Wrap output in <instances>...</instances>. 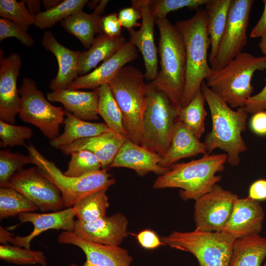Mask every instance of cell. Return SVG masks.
<instances>
[{"label": "cell", "mask_w": 266, "mask_h": 266, "mask_svg": "<svg viewBox=\"0 0 266 266\" xmlns=\"http://www.w3.org/2000/svg\"><path fill=\"white\" fill-rule=\"evenodd\" d=\"M200 90L210 111L212 129L203 143L207 154L219 148L226 152L227 161L235 166L240 162V154L247 147L242 137L246 128L248 113L245 107L234 110L202 82Z\"/></svg>", "instance_id": "6da1fadb"}, {"label": "cell", "mask_w": 266, "mask_h": 266, "mask_svg": "<svg viewBox=\"0 0 266 266\" xmlns=\"http://www.w3.org/2000/svg\"><path fill=\"white\" fill-rule=\"evenodd\" d=\"M159 52L161 68L156 79L150 83L164 92L179 109L182 101L186 82L187 62L183 37L166 17L158 19Z\"/></svg>", "instance_id": "7a4b0ae2"}, {"label": "cell", "mask_w": 266, "mask_h": 266, "mask_svg": "<svg viewBox=\"0 0 266 266\" xmlns=\"http://www.w3.org/2000/svg\"><path fill=\"white\" fill-rule=\"evenodd\" d=\"M226 153L205 154L201 158L187 163L174 164L165 173L155 180V189L177 188L184 200H197L208 193L221 180L216 173L224 169Z\"/></svg>", "instance_id": "3957f363"}, {"label": "cell", "mask_w": 266, "mask_h": 266, "mask_svg": "<svg viewBox=\"0 0 266 266\" xmlns=\"http://www.w3.org/2000/svg\"><path fill=\"white\" fill-rule=\"evenodd\" d=\"M174 26L183 37L186 50L187 68L182 101L183 107L200 90L201 83L211 70L207 58L211 43L207 31L205 9L199 8L192 17L178 21Z\"/></svg>", "instance_id": "277c9868"}, {"label": "cell", "mask_w": 266, "mask_h": 266, "mask_svg": "<svg viewBox=\"0 0 266 266\" xmlns=\"http://www.w3.org/2000/svg\"><path fill=\"white\" fill-rule=\"evenodd\" d=\"M266 69L265 56L242 52L224 67L211 69L205 83L231 108L244 107L253 91L251 80L254 73Z\"/></svg>", "instance_id": "5b68a950"}, {"label": "cell", "mask_w": 266, "mask_h": 266, "mask_svg": "<svg viewBox=\"0 0 266 266\" xmlns=\"http://www.w3.org/2000/svg\"><path fill=\"white\" fill-rule=\"evenodd\" d=\"M144 78V74L138 68L125 66L108 83L122 112L128 140L139 145L147 98Z\"/></svg>", "instance_id": "8992f818"}, {"label": "cell", "mask_w": 266, "mask_h": 266, "mask_svg": "<svg viewBox=\"0 0 266 266\" xmlns=\"http://www.w3.org/2000/svg\"><path fill=\"white\" fill-rule=\"evenodd\" d=\"M147 98L142 119L140 145L161 156L170 145L179 110L163 92L147 84Z\"/></svg>", "instance_id": "52a82bcc"}, {"label": "cell", "mask_w": 266, "mask_h": 266, "mask_svg": "<svg viewBox=\"0 0 266 266\" xmlns=\"http://www.w3.org/2000/svg\"><path fill=\"white\" fill-rule=\"evenodd\" d=\"M236 238L227 233L174 231L161 237L163 245L188 252L198 260L199 266H229Z\"/></svg>", "instance_id": "ba28073f"}, {"label": "cell", "mask_w": 266, "mask_h": 266, "mask_svg": "<svg viewBox=\"0 0 266 266\" xmlns=\"http://www.w3.org/2000/svg\"><path fill=\"white\" fill-rule=\"evenodd\" d=\"M25 146L32 158V164L59 189L64 207H71L87 196L102 189H108L115 183L114 178L107 172V168L80 177L66 176L32 144Z\"/></svg>", "instance_id": "9c48e42d"}, {"label": "cell", "mask_w": 266, "mask_h": 266, "mask_svg": "<svg viewBox=\"0 0 266 266\" xmlns=\"http://www.w3.org/2000/svg\"><path fill=\"white\" fill-rule=\"evenodd\" d=\"M18 90L21 98L19 118L38 128L50 140L57 137L60 125L64 123L65 109L52 105L30 78L23 79Z\"/></svg>", "instance_id": "30bf717a"}, {"label": "cell", "mask_w": 266, "mask_h": 266, "mask_svg": "<svg viewBox=\"0 0 266 266\" xmlns=\"http://www.w3.org/2000/svg\"><path fill=\"white\" fill-rule=\"evenodd\" d=\"M253 0H232L225 28L215 58L210 63L213 70L220 69L242 52L248 37Z\"/></svg>", "instance_id": "8fae6325"}, {"label": "cell", "mask_w": 266, "mask_h": 266, "mask_svg": "<svg viewBox=\"0 0 266 266\" xmlns=\"http://www.w3.org/2000/svg\"><path fill=\"white\" fill-rule=\"evenodd\" d=\"M8 187L27 197L43 212L61 210L64 207L59 189L37 166L17 172L10 179Z\"/></svg>", "instance_id": "7c38bea8"}, {"label": "cell", "mask_w": 266, "mask_h": 266, "mask_svg": "<svg viewBox=\"0 0 266 266\" xmlns=\"http://www.w3.org/2000/svg\"><path fill=\"white\" fill-rule=\"evenodd\" d=\"M238 197L215 184L210 191L195 200L196 229L205 232L223 231Z\"/></svg>", "instance_id": "4fadbf2b"}, {"label": "cell", "mask_w": 266, "mask_h": 266, "mask_svg": "<svg viewBox=\"0 0 266 266\" xmlns=\"http://www.w3.org/2000/svg\"><path fill=\"white\" fill-rule=\"evenodd\" d=\"M131 3L132 7L140 13L142 23L138 31L134 29L128 30L129 42L141 53L145 67V78L152 82L158 74L157 49L154 36L155 19L151 13L150 0H133Z\"/></svg>", "instance_id": "5bb4252c"}, {"label": "cell", "mask_w": 266, "mask_h": 266, "mask_svg": "<svg viewBox=\"0 0 266 266\" xmlns=\"http://www.w3.org/2000/svg\"><path fill=\"white\" fill-rule=\"evenodd\" d=\"M0 60V120L14 124L18 114L21 98L17 81L21 66L20 56L13 52Z\"/></svg>", "instance_id": "9a60e30c"}, {"label": "cell", "mask_w": 266, "mask_h": 266, "mask_svg": "<svg viewBox=\"0 0 266 266\" xmlns=\"http://www.w3.org/2000/svg\"><path fill=\"white\" fill-rule=\"evenodd\" d=\"M128 220L117 213L92 222L76 220L73 232L79 237L96 244L118 246L128 235Z\"/></svg>", "instance_id": "2e32d148"}, {"label": "cell", "mask_w": 266, "mask_h": 266, "mask_svg": "<svg viewBox=\"0 0 266 266\" xmlns=\"http://www.w3.org/2000/svg\"><path fill=\"white\" fill-rule=\"evenodd\" d=\"M57 240L61 244L74 245L82 250L86 261L81 266H131L133 261L128 251L119 246L93 243L79 237L73 232H62Z\"/></svg>", "instance_id": "e0dca14e"}, {"label": "cell", "mask_w": 266, "mask_h": 266, "mask_svg": "<svg viewBox=\"0 0 266 266\" xmlns=\"http://www.w3.org/2000/svg\"><path fill=\"white\" fill-rule=\"evenodd\" d=\"M18 218L21 223L30 222L33 226V231L25 236H12L11 233L5 241L14 245L30 249L32 240L42 233L49 230H63L73 232L75 213L73 207L51 213L28 212L20 214Z\"/></svg>", "instance_id": "ac0fdd59"}, {"label": "cell", "mask_w": 266, "mask_h": 266, "mask_svg": "<svg viewBox=\"0 0 266 266\" xmlns=\"http://www.w3.org/2000/svg\"><path fill=\"white\" fill-rule=\"evenodd\" d=\"M138 56L136 47L127 41L111 58L103 62L92 72L77 78L67 89L97 90L103 85L109 83L122 67L137 59Z\"/></svg>", "instance_id": "d6986e66"}, {"label": "cell", "mask_w": 266, "mask_h": 266, "mask_svg": "<svg viewBox=\"0 0 266 266\" xmlns=\"http://www.w3.org/2000/svg\"><path fill=\"white\" fill-rule=\"evenodd\" d=\"M265 217L259 201L248 197L235 200L230 219L223 231L237 239L259 234Z\"/></svg>", "instance_id": "ffe728a7"}, {"label": "cell", "mask_w": 266, "mask_h": 266, "mask_svg": "<svg viewBox=\"0 0 266 266\" xmlns=\"http://www.w3.org/2000/svg\"><path fill=\"white\" fill-rule=\"evenodd\" d=\"M41 43L46 50L54 55L58 63L57 74L51 81L50 89L52 91L67 89L78 77L81 52L72 50L63 46L49 31L44 32Z\"/></svg>", "instance_id": "44dd1931"}, {"label": "cell", "mask_w": 266, "mask_h": 266, "mask_svg": "<svg viewBox=\"0 0 266 266\" xmlns=\"http://www.w3.org/2000/svg\"><path fill=\"white\" fill-rule=\"evenodd\" d=\"M162 158L157 153L128 139L120 149L109 168H128L134 170L140 176L151 172L160 175L170 169V168H165L160 166Z\"/></svg>", "instance_id": "7402d4cb"}, {"label": "cell", "mask_w": 266, "mask_h": 266, "mask_svg": "<svg viewBox=\"0 0 266 266\" xmlns=\"http://www.w3.org/2000/svg\"><path fill=\"white\" fill-rule=\"evenodd\" d=\"M127 140L126 137L110 130L93 137L78 140L60 150L66 155L81 150L89 151L96 156L102 169H105L109 168Z\"/></svg>", "instance_id": "603a6c76"}, {"label": "cell", "mask_w": 266, "mask_h": 266, "mask_svg": "<svg viewBox=\"0 0 266 266\" xmlns=\"http://www.w3.org/2000/svg\"><path fill=\"white\" fill-rule=\"evenodd\" d=\"M47 99L49 101L62 103L65 110L83 120L90 121L99 119L98 89L93 91L58 90L48 93Z\"/></svg>", "instance_id": "cb8c5ba5"}, {"label": "cell", "mask_w": 266, "mask_h": 266, "mask_svg": "<svg viewBox=\"0 0 266 266\" xmlns=\"http://www.w3.org/2000/svg\"><path fill=\"white\" fill-rule=\"evenodd\" d=\"M108 1H100L91 13H87L82 10L79 11L61 22V25L77 38L85 48L89 49L95 39V34L103 33L101 15Z\"/></svg>", "instance_id": "d4e9b609"}, {"label": "cell", "mask_w": 266, "mask_h": 266, "mask_svg": "<svg viewBox=\"0 0 266 266\" xmlns=\"http://www.w3.org/2000/svg\"><path fill=\"white\" fill-rule=\"evenodd\" d=\"M206 154L205 146L179 120L175 124L171 138L170 145L163 157L160 166L169 168L180 159Z\"/></svg>", "instance_id": "484cf974"}, {"label": "cell", "mask_w": 266, "mask_h": 266, "mask_svg": "<svg viewBox=\"0 0 266 266\" xmlns=\"http://www.w3.org/2000/svg\"><path fill=\"white\" fill-rule=\"evenodd\" d=\"M126 42L122 35L111 37L104 33L99 34L90 48L81 52L78 74L82 76L87 74L100 62H104L113 56Z\"/></svg>", "instance_id": "4316f807"}, {"label": "cell", "mask_w": 266, "mask_h": 266, "mask_svg": "<svg viewBox=\"0 0 266 266\" xmlns=\"http://www.w3.org/2000/svg\"><path fill=\"white\" fill-rule=\"evenodd\" d=\"M64 131L55 138L50 140V145L57 149L78 140L93 137L110 130L105 123L83 120L65 110Z\"/></svg>", "instance_id": "83f0119b"}, {"label": "cell", "mask_w": 266, "mask_h": 266, "mask_svg": "<svg viewBox=\"0 0 266 266\" xmlns=\"http://www.w3.org/2000/svg\"><path fill=\"white\" fill-rule=\"evenodd\" d=\"M266 257V238L259 234L235 239L229 266H261Z\"/></svg>", "instance_id": "f1b7e54d"}, {"label": "cell", "mask_w": 266, "mask_h": 266, "mask_svg": "<svg viewBox=\"0 0 266 266\" xmlns=\"http://www.w3.org/2000/svg\"><path fill=\"white\" fill-rule=\"evenodd\" d=\"M232 0H209L205 5L207 31L211 43L209 64L215 58L226 25Z\"/></svg>", "instance_id": "f546056e"}, {"label": "cell", "mask_w": 266, "mask_h": 266, "mask_svg": "<svg viewBox=\"0 0 266 266\" xmlns=\"http://www.w3.org/2000/svg\"><path fill=\"white\" fill-rule=\"evenodd\" d=\"M99 92L98 114L104 120L108 128L128 139L123 126V115L108 83L98 89Z\"/></svg>", "instance_id": "4dcf8cb0"}, {"label": "cell", "mask_w": 266, "mask_h": 266, "mask_svg": "<svg viewBox=\"0 0 266 266\" xmlns=\"http://www.w3.org/2000/svg\"><path fill=\"white\" fill-rule=\"evenodd\" d=\"M108 189L96 191L76 203L73 208L77 220L84 222H92L106 216L109 207Z\"/></svg>", "instance_id": "1f68e13d"}, {"label": "cell", "mask_w": 266, "mask_h": 266, "mask_svg": "<svg viewBox=\"0 0 266 266\" xmlns=\"http://www.w3.org/2000/svg\"><path fill=\"white\" fill-rule=\"evenodd\" d=\"M205 101L200 90L186 106L180 109L179 113V120L199 140L205 130V119L207 114L204 108Z\"/></svg>", "instance_id": "d6a6232c"}, {"label": "cell", "mask_w": 266, "mask_h": 266, "mask_svg": "<svg viewBox=\"0 0 266 266\" xmlns=\"http://www.w3.org/2000/svg\"><path fill=\"white\" fill-rule=\"evenodd\" d=\"M37 206L27 197L11 187L0 188V218L3 219L33 212Z\"/></svg>", "instance_id": "836d02e7"}, {"label": "cell", "mask_w": 266, "mask_h": 266, "mask_svg": "<svg viewBox=\"0 0 266 266\" xmlns=\"http://www.w3.org/2000/svg\"><path fill=\"white\" fill-rule=\"evenodd\" d=\"M87 0H64L55 7L41 11L34 16V24L40 29L51 28L68 16L82 10Z\"/></svg>", "instance_id": "e575fe53"}, {"label": "cell", "mask_w": 266, "mask_h": 266, "mask_svg": "<svg viewBox=\"0 0 266 266\" xmlns=\"http://www.w3.org/2000/svg\"><path fill=\"white\" fill-rule=\"evenodd\" d=\"M0 259L7 263L21 265L46 266L47 263L45 256L41 251L23 248L8 244L0 245Z\"/></svg>", "instance_id": "d590c367"}, {"label": "cell", "mask_w": 266, "mask_h": 266, "mask_svg": "<svg viewBox=\"0 0 266 266\" xmlns=\"http://www.w3.org/2000/svg\"><path fill=\"white\" fill-rule=\"evenodd\" d=\"M67 168L64 174L69 177H80L102 169L101 164L93 153L84 150L73 152Z\"/></svg>", "instance_id": "8d00e7d4"}, {"label": "cell", "mask_w": 266, "mask_h": 266, "mask_svg": "<svg viewBox=\"0 0 266 266\" xmlns=\"http://www.w3.org/2000/svg\"><path fill=\"white\" fill-rule=\"evenodd\" d=\"M31 156L24 155L17 152H12L9 150L0 151V186L8 187L11 177L18 171L23 169V166L32 164Z\"/></svg>", "instance_id": "74e56055"}, {"label": "cell", "mask_w": 266, "mask_h": 266, "mask_svg": "<svg viewBox=\"0 0 266 266\" xmlns=\"http://www.w3.org/2000/svg\"><path fill=\"white\" fill-rule=\"evenodd\" d=\"M0 16L20 25L27 31L34 24V17L28 11L25 0H0Z\"/></svg>", "instance_id": "f35d334b"}, {"label": "cell", "mask_w": 266, "mask_h": 266, "mask_svg": "<svg viewBox=\"0 0 266 266\" xmlns=\"http://www.w3.org/2000/svg\"><path fill=\"white\" fill-rule=\"evenodd\" d=\"M33 135V131L28 127L17 126L0 120L1 148L26 145L25 140L31 138Z\"/></svg>", "instance_id": "ab89813d"}, {"label": "cell", "mask_w": 266, "mask_h": 266, "mask_svg": "<svg viewBox=\"0 0 266 266\" xmlns=\"http://www.w3.org/2000/svg\"><path fill=\"white\" fill-rule=\"evenodd\" d=\"M209 0H150L149 7L152 16L155 19H163L171 11L187 7L196 8L205 5Z\"/></svg>", "instance_id": "60d3db41"}, {"label": "cell", "mask_w": 266, "mask_h": 266, "mask_svg": "<svg viewBox=\"0 0 266 266\" xmlns=\"http://www.w3.org/2000/svg\"><path fill=\"white\" fill-rule=\"evenodd\" d=\"M15 37L21 43L28 47H32L34 43L33 37L20 25L10 20L0 18V41Z\"/></svg>", "instance_id": "b9f144b4"}, {"label": "cell", "mask_w": 266, "mask_h": 266, "mask_svg": "<svg viewBox=\"0 0 266 266\" xmlns=\"http://www.w3.org/2000/svg\"><path fill=\"white\" fill-rule=\"evenodd\" d=\"M258 46L266 57V34L261 38ZM244 107L248 113L252 114L266 110V84L261 91L248 99Z\"/></svg>", "instance_id": "7bdbcfd3"}, {"label": "cell", "mask_w": 266, "mask_h": 266, "mask_svg": "<svg viewBox=\"0 0 266 266\" xmlns=\"http://www.w3.org/2000/svg\"><path fill=\"white\" fill-rule=\"evenodd\" d=\"M101 24L103 33L106 35L111 37L122 35V26L117 13H112L101 17Z\"/></svg>", "instance_id": "ee69618b"}, {"label": "cell", "mask_w": 266, "mask_h": 266, "mask_svg": "<svg viewBox=\"0 0 266 266\" xmlns=\"http://www.w3.org/2000/svg\"><path fill=\"white\" fill-rule=\"evenodd\" d=\"M118 18L122 26L128 30L141 26L137 21L141 18L139 11L133 7L124 8L120 10Z\"/></svg>", "instance_id": "f6af8a7d"}, {"label": "cell", "mask_w": 266, "mask_h": 266, "mask_svg": "<svg viewBox=\"0 0 266 266\" xmlns=\"http://www.w3.org/2000/svg\"><path fill=\"white\" fill-rule=\"evenodd\" d=\"M135 236L140 245L146 249H154L163 245L157 233L149 229L141 231Z\"/></svg>", "instance_id": "bcb514c9"}, {"label": "cell", "mask_w": 266, "mask_h": 266, "mask_svg": "<svg viewBox=\"0 0 266 266\" xmlns=\"http://www.w3.org/2000/svg\"><path fill=\"white\" fill-rule=\"evenodd\" d=\"M251 130L259 135H266V111L254 114L250 120Z\"/></svg>", "instance_id": "7dc6e473"}, {"label": "cell", "mask_w": 266, "mask_h": 266, "mask_svg": "<svg viewBox=\"0 0 266 266\" xmlns=\"http://www.w3.org/2000/svg\"><path fill=\"white\" fill-rule=\"evenodd\" d=\"M251 199L259 201L266 199V180L259 179L253 182L249 190Z\"/></svg>", "instance_id": "c3c4849f"}, {"label": "cell", "mask_w": 266, "mask_h": 266, "mask_svg": "<svg viewBox=\"0 0 266 266\" xmlns=\"http://www.w3.org/2000/svg\"><path fill=\"white\" fill-rule=\"evenodd\" d=\"M264 8L261 17L252 30L250 36L251 38H261L266 34V0H263Z\"/></svg>", "instance_id": "681fc988"}, {"label": "cell", "mask_w": 266, "mask_h": 266, "mask_svg": "<svg viewBox=\"0 0 266 266\" xmlns=\"http://www.w3.org/2000/svg\"><path fill=\"white\" fill-rule=\"evenodd\" d=\"M27 8L33 16H35L40 11L42 1L39 0H25Z\"/></svg>", "instance_id": "f907efd6"}, {"label": "cell", "mask_w": 266, "mask_h": 266, "mask_svg": "<svg viewBox=\"0 0 266 266\" xmlns=\"http://www.w3.org/2000/svg\"><path fill=\"white\" fill-rule=\"evenodd\" d=\"M62 1L61 0H43L41 1L45 11H46L55 7Z\"/></svg>", "instance_id": "816d5d0a"}, {"label": "cell", "mask_w": 266, "mask_h": 266, "mask_svg": "<svg viewBox=\"0 0 266 266\" xmlns=\"http://www.w3.org/2000/svg\"><path fill=\"white\" fill-rule=\"evenodd\" d=\"M100 1L99 0H93L91 2H88L87 3H89L88 6L90 8H94V9L98 6Z\"/></svg>", "instance_id": "f5cc1de1"}, {"label": "cell", "mask_w": 266, "mask_h": 266, "mask_svg": "<svg viewBox=\"0 0 266 266\" xmlns=\"http://www.w3.org/2000/svg\"><path fill=\"white\" fill-rule=\"evenodd\" d=\"M69 266H78L74 263H72Z\"/></svg>", "instance_id": "db71d44e"}, {"label": "cell", "mask_w": 266, "mask_h": 266, "mask_svg": "<svg viewBox=\"0 0 266 266\" xmlns=\"http://www.w3.org/2000/svg\"><path fill=\"white\" fill-rule=\"evenodd\" d=\"M265 266H266V263L265 264Z\"/></svg>", "instance_id": "11a10c76"}]
</instances>
